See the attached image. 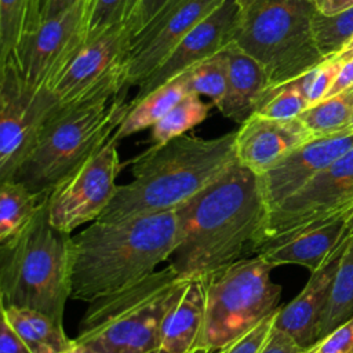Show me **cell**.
Segmentation results:
<instances>
[{"instance_id": "cell-13", "label": "cell", "mask_w": 353, "mask_h": 353, "mask_svg": "<svg viewBox=\"0 0 353 353\" xmlns=\"http://www.w3.org/2000/svg\"><path fill=\"white\" fill-rule=\"evenodd\" d=\"M241 17L236 0L223 3L197 23L165 57V59L139 84L131 102H137L160 85L174 80L199 62L221 52L234 41Z\"/></svg>"}, {"instance_id": "cell-14", "label": "cell", "mask_w": 353, "mask_h": 353, "mask_svg": "<svg viewBox=\"0 0 353 353\" xmlns=\"http://www.w3.org/2000/svg\"><path fill=\"white\" fill-rule=\"evenodd\" d=\"M223 0H189L176 11L134 39L124 57V88L139 85L175 46Z\"/></svg>"}, {"instance_id": "cell-20", "label": "cell", "mask_w": 353, "mask_h": 353, "mask_svg": "<svg viewBox=\"0 0 353 353\" xmlns=\"http://www.w3.org/2000/svg\"><path fill=\"white\" fill-rule=\"evenodd\" d=\"M226 90L215 106L225 117L243 124L258 110L270 83L263 66L234 43L226 47Z\"/></svg>"}, {"instance_id": "cell-16", "label": "cell", "mask_w": 353, "mask_h": 353, "mask_svg": "<svg viewBox=\"0 0 353 353\" xmlns=\"http://www.w3.org/2000/svg\"><path fill=\"white\" fill-rule=\"evenodd\" d=\"M312 138L313 134L298 117L277 120L254 113L236 131V159L241 165L262 175Z\"/></svg>"}, {"instance_id": "cell-38", "label": "cell", "mask_w": 353, "mask_h": 353, "mask_svg": "<svg viewBox=\"0 0 353 353\" xmlns=\"http://www.w3.org/2000/svg\"><path fill=\"white\" fill-rule=\"evenodd\" d=\"M301 349L302 347H299V345L292 339V336L277 328L274 324L270 338L268 339L261 353H296Z\"/></svg>"}, {"instance_id": "cell-24", "label": "cell", "mask_w": 353, "mask_h": 353, "mask_svg": "<svg viewBox=\"0 0 353 353\" xmlns=\"http://www.w3.org/2000/svg\"><path fill=\"white\" fill-rule=\"evenodd\" d=\"M48 196H40L23 183L7 179L0 182V244L10 240L36 215Z\"/></svg>"}, {"instance_id": "cell-21", "label": "cell", "mask_w": 353, "mask_h": 353, "mask_svg": "<svg viewBox=\"0 0 353 353\" xmlns=\"http://www.w3.org/2000/svg\"><path fill=\"white\" fill-rule=\"evenodd\" d=\"M207 305L205 276L192 277L161 323L160 349L167 353H199Z\"/></svg>"}, {"instance_id": "cell-11", "label": "cell", "mask_w": 353, "mask_h": 353, "mask_svg": "<svg viewBox=\"0 0 353 353\" xmlns=\"http://www.w3.org/2000/svg\"><path fill=\"white\" fill-rule=\"evenodd\" d=\"M85 14L87 0H80L62 15L43 22L21 40L4 63L11 62L28 85L51 91L85 47Z\"/></svg>"}, {"instance_id": "cell-5", "label": "cell", "mask_w": 353, "mask_h": 353, "mask_svg": "<svg viewBox=\"0 0 353 353\" xmlns=\"http://www.w3.org/2000/svg\"><path fill=\"white\" fill-rule=\"evenodd\" d=\"M70 251L72 236L50 222L46 200L22 230L0 244V306L33 309L63 325Z\"/></svg>"}, {"instance_id": "cell-30", "label": "cell", "mask_w": 353, "mask_h": 353, "mask_svg": "<svg viewBox=\"0 0 353 353\" xmlns=\"http://www.w3.org/2000/svg\"><path fill=\"white\" fill-rule=\"evenodd\" d=\"M186 80L189 92L207 95L216 105L226 90L228 81V52L226 48L221 52L199 62L189 70L182 73Z\"/></svg>"}, {"instance_id": "cell-8", "label": "cell", "mask_w": 353, "mask_h": 353, "mask_svg": "<svg viewBox=\"0 0 353 353\" xmlns=\"http://www.w3.org/2000/svg\"><path fill=\"white\" fill-rule=\"evenodd\" d=\"M263 258H241L205 276L207 305L199 353H221L280 305L281 287Z\"/></svg>"}, {"instance_id": "cell-22", "label": "cell", "mask_w": 353, "mask_h": 353, "mask_svg": "<svg viewBox=\"0 0 353 353\" xmlns=\"http://www.w3.org/2000/svg\"><path fill=\"white\" fill-rule=\"evenodd\" d=\"M189 92L183 74L160 85L137 102H131V109L116 130L113 138L119 142L132 134L153 127L168 110Z\"/></svg>"}, {"instance_id": "cell-35", "label": "cell", "mask_w": 353, "mask_h": 353, "mask_svg": "<svg viewBox=\"0 0 353 353\" xmlns=\"http://www.w3.org/2000/svg\"><path fill=\"white\" fill-rule=\"evenodd\" d=\"M279 309L265 317L261 323H258L254 328L236 339L221 353H261L274 328Z\"/></svg>"}, {"instance_id": "cell-37", "label": "cell", "mask_w": 353, "mask_h": 353, "mask_svg": "<svg viewBox=\"0 0 353 353\" xmlns=\"http://www.w3.org/2000/svg\"><path fill=\"white\" fill-rule=\"evenodd\" d=\"M0 353H32L26 342L3 316L0 320Z\"/></svg>"}, {"instance_id": "cell-19", "label": "cell", "mask_w": 353, "mask_h": 353, "mask_svg": "<svg viewBox=\"0 0 353 353\" xmlns=\"http://www.w3.org/2000/svg\"><path fill=\"white\" fill-rule=\"evenodd\" d=\"M128 44L130 37L124 23L113 26L81 48L51 91L61 103L72 101L84 90L97 84L121 61L125 57Z\"/></svg>"}, {"instance_id": "cell-2", "label": "cell", "mask_w": 353, "mask_h": 353, "mask_svg": "<svg viewBox=\"0 0 353 353\" xmlns=\"http://www.w3.org/2000/svg\"><path fill=\"white\" fill-rule=\"evenodd\" d=\"M123 88L124 58L97 84L55 106L11 179L36 194L48 196L114 135L131 109V102L124 101L127 90Z\"/></svg>"}, {"instance_id": "cell-27", "label": "cell", "mask_w": 353, "mask_h": 353, "mask_svg": "<svg viewBox=\"0 0 353 353\" xmlns=\"http://www.w3.org/2000/svg\"><path fill=\"white\" fill-rule=\"evenodd\" d=\"M352 116L353 85L309 106L298 119L316 138L347 131Z\"/></svg>"}, {"instance_id": "cell-26", "label": "cell", "mask_w": 353, "mask_h": 353, "mask_svg": "<svg viewBox=\"0 0 353 353\" xmlns=\"http://www.w3.org/2000/svg\"><path fill=\"white\" fill-rule=\"evenodd\" d=\"M40 25V0H0V65Z\"/></svg>"}, {"instance_id": "cell-29", "label": "cell", "mask_w": 353, "mask_h": 353, "mask_svg": "<svg viewBox=\"0 0 353 353\" xmlns=\"http://www.w3.org/2000/svg\"><path fill=\"white\" fill-rule=\"evenodd\" d=\"M313 36L324 59L341 54L346 43L353 37V7L332 15L316 11L313 17Z\"/></svg>"}, {"instance_id": "cell-17", "label": "cell", "mask_w": 353, "mask_h": 353, "mask_svg": "<svg viewBox=\"0 0 353 353\" xmlns=\"http://www.w3.org/2000/svg\"><path fill=\"white\" fill-rule=\"evenodd\" d=\"M347 216H336L268 237L258 243L251 254L263 258L274 268L280 265H301L313 273L347 236Z\"/></svg>"}, {"instance_id": "cell-44", "label": "cell", "mask_w": 353, "mask_h": 353, "mask_svg": "<svg viewBox=\"0 0 353 353\" xmlns=\"http://www.w3.org/2000/svg\"><path fill=\"white\" fill-rule=\"evenodd\" d=\"M236 1H237V4L240 6L241 10H245L247 7H250L251 4H254L256 0H236Z\"/></svg>"}, {"instance_id": "cell-10", "label": "cell", "mask_w": 353, "mask_h": 353, "mask_svg": "<svg viewBox=\"0 0 353 353\" xmlns=\"http://www.w3.org/2000/svg\"><path fill=\"white\" fill-rule=\"evenodd\" d=\"M0 182L11 179L59 103L50 90L28 85L17 68L0 66Z\"/></svg>"}, {"instance_id": "cell-28", "label": "cell", "mask_w": 353, "mask_h": 353, "mask_svg": "<svg viewBox=\"0 0 353 353\" xmlns=\"http://www.w3.org/2000/svg\"><path fill=\"white\" fill-rule=\"evenodd\" d=\"M210 108L211 105L201 101L199 94H188L152 127L153 145H164L174 138L185 135L186 131L207 119Z\"/></svg>"}, {"instance_id": "cell-18", "label": "cell", "mask_w": 353, "mask_h": 353, "mask_svg": "<svg viewBox=\"0 0 353 353\" xmlns=\"http://www.w3.org/2000/svg\"><path fill=\"white\" fill-rule=\"evenodd\" d=\"M349 234L335 248L330 258L313 273L303 290L285 306H280L276 327L287 332L302 349L310 347L317 339V328L330 298L341 255Z\"/></svg>"}, {"instance_id": "cell-34", "label": "cell", "mask_w": 353, "mask_h": 353, "mask_svg": "<svg viewBox=\"0 0 353 353\" xmlns=\"http://www.w3.org/2000/svg\"><path fill=\"white\" fill-rule=\"evenodd\" d=\"M168 0H130L124 29L128 33L130 41L138 37L160 12Z\"/></svg>"}, {"instance_id": "cell-47", "label": "cell", "mask_w": 353, "mask_h": 353, "mask_svg": "<svg viewBox=\"0 0 353 353\" xmlns=\"http://www.w3.org/2000/svg\"><path fill=\"white\" fill-rule=\"evenodd\" d=\"M296 353H306V350H305V349H301V350H298Z\"/></svg>"}, {"instance_id": "cell-15", "label": "cell", "mask_w": 353, "mask_h": 353, "mask_svg": "<svg viewBox=\"0 0 353 353\" xmlns=\"http://www.w3.org/2000/svg\"><path fill=\"white\" fill-rule=\"evenodd\" d=\"M353 146V131L316 137L302 143L269 171L259 175L269 211L302 189Z\"/></svg>"}, {"instance_id": "cell-1", "label": "cell", "mask_w": 353, "mask_h": 353, "mask_svg": "<svg viewBox=\"0 0 353 353\" xmlns=\"http://www.w3.org/2000/svg\"><path fill=\"white\" fill-rule=\"evenodd\" d=\"M178 244L168 263L186 279L207 276L245 254L261 237L269 207L261 176L236 161L176 208Z\"/></svg>"}, {"instance_id": "cell-33", "label": "cell", "mask_w": 353, "mask_h": 353, "mask_svg": "<svg viewBox=\"0 0 353 353\" xmlns=\"http://www.w3.org/2000/svg\"><path fill=\"white\" fill-rule=\"evenodd\" d=\"M342 65L343 59H341L339 57H332L316 66L314 69L309 70L303 76L298 77L301 88L303 90L310 106L323 101L327 97L338 77Z\"/></svg>"}, {"instance_id": "cell-6", "label": "cell", "mask_w": 353, "mask_h": 353, "mask_svg": "<svg viewBox=\"0 0 353 353\" xmlns=\"http://www.w3.org/2000/svg\"><path fill=\"white\" fill-rule=\"evenodd\" d=\"M190 279L170 263L88 302L74 339L98 353H148L160 346L161 323Z\"/></svg>"}, {"instance_id": "cell-12", "label": "cell", "mask_w": 353, "mask_h": 353, "mask_svg": "<svg viewBox=\"0 0 353 353\" xmlns=\"http://www.w3.org/2000/svg\"><path fill=\"white\" fill-rule=\"evenodd\" d=\"M352 211L353 146L310 179L302 189L269 211L255 245L268 237L310 223L349 215Z\"/></svg>"}, {"instance_id": "cell-46", "label": "cell", "mask_w": 353, "mask_h": 353, "mask_svg": "<svg viewBox=\"0 0 353 353\" xmlns=\"http://www.w3.org/2000/svg\"><path fill=\"white\" fill-rule=\"evenodd\" d=\"M349 130L353 131V116H352V120H350V125H349Z\"/></svg>"}, {"instance_id": "cell-32", "label": "cell", "mask_w": 353, "mask_h": 353, "mask_svg": "<svg viewBox=\"0 0 353 353\" xmlns=\"http://www.w3.org/2000/svg\"><path fill=\"white\" fill-rule=\"evenodd\" d=\"M130 0H87L85 46L116 25L124 23Z\"/></svg>"}, {"instance_id": "cell-31", "label": "cell", "mask_w": 353, "mask_h": 353, "mask_svg": "<svg viewBox=\"0 0 353 353\" xmlns=\"http://www.w3.org/2000/svg\"><path fill=\"white\" fill-rule=\"evenodd\" d=\"M309 106L310 103L298 79H295L283 85L269 88L255 113L269 119L290 120L299 117Z\"/></svg>"}, {"instance_id": "cell-23", "label": "cell", "mask_w": 353, "mask_h": 353, "mask_svg": "<svg viewBox=\"0 0 353 353\" xmlns=\"http://www.w3.org/2000/svg\"><path fill=\"white\" fill-rule=\"evenodd\" d=\"M0 314L8 320L32 353H65L73 341L66 336L63 325L37 310L0 306Z\"/></svg>"}, {"instance_id": "cell-25", "label": "cell", "mask_w": 353, "mask_h": 353, "mask_svg": "<svg viewBox=\"0 0 353 353\" xmlns=\"http://www.w3.org/2000/svg\"><path fill=\"white\" fill-rule=\"evenodd\" d=\"M353 316V234L349 236L346 247L341 255L339 266L332 283L328 302L321 316L317 339Z\"/></svg>"}, {"instance_id": "cell-43", "label": "cell", "mask_w": 353, "mask_h": 353, "mask_svg": "<svg viewBox=\"0 0 353 353\" xmlns=\"http://www.w3.org/2000/svg\"><path fill=\"white\" fill-rule=\"evenodd\" d=\"M346 229H347V234L352 236L353 234V211L349 214L346 219Z\"/></svg>"}, {"instance_id": "cell-39", "label": "cell", "mask_w": 353, "mask_h": 353, "mask_svg": "<svg viewBox=\"0 0 353 353\" xmlns=\"http://www.w3.org/2000/svg\"><path fill=\"white\" fill-rule=\"evenodd\" d=\"M80 0H40L41 23L54 19L74 7Z\"/></svg>"}, {"instance_id": "cell-40", "label": "cell", "mask_w": 353, "mask_h": 353, "mask_svg": "<svg viewBox=\"0 0 353 353\" xmlns=\"http://www.w3.org/2000/svg\"><path fill=\"white\" fill-rule=\"evenodd\" d=\"M353 85V55L343 59V65L338 73V77L335 80V83L332 84L330 92L327 94L325 98L332 97L335 94L342 92L346 88H350ZM324 98V99H325Z\"/></svg>"}, {"instance_id": "cell-41", "label": "cell", "mask_w": 353, "mask_h": 353, "mask_svg": "<svg viewBox=\"0 0 353 353\" xmlns=\"http://www.w3.org/2000/svg\"><path fill=\"white\" fill-rule=\"evenodd\" d=\"M319 12L332 15L353 7V0H314Z\"/></svg>"}, {"instance_id": "cell-9", "label": "cell", "mask_w": 353, "mask_h": 353, "mask_svg": "<svg viewBox=\"0 0 353 353\" xmlns=\"http://www.w3.org/2000/svg\"><path fill=\"white\" fill-rule=\"evenodd\" d=\"M120 168L117 141L112 137L51 190L47 199L50 222L70 234L97 221L116 194Z\"/></svg>"}, {"instance_id": "cell-7", "label": "cell", "mask_w": 353, "mask_h": 353, "mask_svg": "<svg viewBox=\"0 0 353 353\" xmlns=\"http://www.w3.org/2000/svg\"><path fill=\"white\" fill-rule=\"evenodd\" d=\"M316 11L314 0H256L241 10L233 43L263 66L270 88L327 61L313 36Z\"/></svg>"}, {"instance_id": "cell-36", "label": "cell", "mask_w": 353, "mask_h": 353, "mask_svg": "<svg viewBox=\"0 0 353 353\" xmlns=\"http://www.w3.org/2000/svg\"><path fill=\"white\" fill-rule=\"evenodd\" d=\"M305 350L306 353H353V316Z\"/></svg>"}, {"instance_id": "cell-4", "label": "cell", "mask_w": 353, "mask_h": 353, "mask_svg": "<svg viewBox=\"0 0 353 353\" xmlns=\"http://www.w3.org/2000/svg\"><path fill=\"white\" fill-rule=\"evenodd\" d=\"M236 131L216 138L181 135L153 145L131 167L132 179L116 194L97 221L172 211L215 182L236 159Z\"/></svg>"}, {"instance_id": "cell-42", "label": "cell", "mask_w": 353, "mask_h": 353, "mask_svg": "<svg viewBox=\"0 0 353 353\" xmlns=\"http://www.w3.org/2000/svg\"><path fill=\"white\" fill-rule=\"evenodd\" d=\"M65 353H98V352L94 350L92 347H90L88 345L79 342L77 339H73L70 346L65 350Z\"/></svg>"}, {"instance_id": "cell-45", "label": "cell", "mask_w": 353, "mask_h": 353, "mask_svg": "<svg viewBox=\"0 0 353 353\" xmlns=\"http://www.w3.org/2000/svg\"><path fill=\"white\" fill-rule=\"evenodd\" d=\"M148 353H167V352H164V350H161L160 347H157V349H153V350H150V352H148Z\"/></svg>"}, {"instance_id": "cell-3", "label": "cell", "mask_w": 353, "mask_h": 353, "mask_svg": "<svg viewBox=\"0 0 353 353\" xmlns=\"http://www.w3.org/2000/svg\"><path fill=\"white\" fill-rule=\"evenodd\" d=\"M178 244L176 210L94 221L72 236L70 298L91 302L149 276Z\"/></svg>"}]
</instances>
